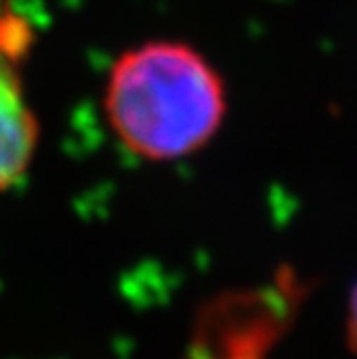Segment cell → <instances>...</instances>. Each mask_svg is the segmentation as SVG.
Returning <instances> with one entry per match:
<instances>
[{
  "label": "cell",
  "instance_id": "obj_1",
  "mask_svg": "<svg viewBox=\"0 0 357 359\" xmlns=\"http://www.w3.org/2000/svg\"><path fill=\"white\" fill-rule=\"evenodd\" d=\"M106 112L134 155L179 159L196 153L220 129L226 114L224 82L194 48L149 41L114 62Z\"/></svg>",
  "mask_w": 357,
  "mask_h": 359
},
{
  "label": "cell",
  "instance_id": "obj_2",
  "mask_svg": "<svg viewBox=\"0 0 357 359\" xmlns=\"http://www.w3.org/2000/svg\"><path fill=\"white\" fill-rule=\"evenodd\" d=\"M30 35L26 22L0 15V191L11 189L35 157L39 127L20 74Z\"/></svg>",
  "mask_w": 357,
  "mask_h": 359
},
{
  "label": "cell",
  "instance_id": "obj_3",
  "mask_svg": "<svg viewBox=\"0 0 357 359\" xmlns=\"http://www.w3.org/2000/svg\"><path fill=\"white\" fill-rule=\"evenodd\" d=\"M346 332H349V346L357 353V284L353 286V292H351Z\"/></svg>",
  "mask_w": 357,
  "mask_h": 359
}]
</instances>
